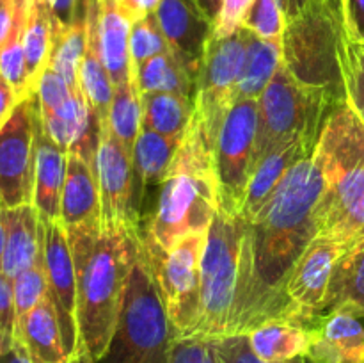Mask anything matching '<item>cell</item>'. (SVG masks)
I'll list each match as a JSON object with an SVG mask.
<instances>
[{
  "instance_id": "7",
  "label": "cell",
  "mask_w": 364,
  "mask_h": 363,
  "mask_svg": "<svg viewBox=\"0 0 364 363\" xmlns=\"http://www.w3.org/2000/svg\"><path fill=\"white\" fill-rule=\"evenodd\" d=\"M244 221L217 210L208 231L201 258L199 306L194 327L188 337H228L238 283ZM187 337V338H188Z\"/></svg>"
},
{
  "instance_id": "42",
  "label": "cell",
  "mask_w": 364,
  "mask_h": 363,
  "mask_svg": "<svg viewBox=\"0 0 364 363\" xmlns=\"http://www.w3.org/2000/svg\"><path fill=\"white\" fill-rule=\"evenodd\" d=\"M255 0H224L219 18L213 25V36L215 38H226L237 32L242 27L245 13Z\"/></svg>"
},
{
  "instance_id": "9",
  "label": "cell",
  "mask_w": 364,
  "mask_h": 363,
  "mask_svg": "<svg viewBox=\"0 0 364 363\" xmlns=\"http://www.w3.org/2000/svg\"><path fill=\"white\" fill-rule=\"evenodd\" d=\"M245 28L226 38L210 36L199 63L194 93V116L213 142L228 112L237 102V88L245 60Z\"/></svg>"
},
{
  "instance_id": "45",
  "label": "cell",
  "mask_w": 364,
  "mask_h": 363,
  "mask_svg": "<svg viewBox=\"0 0 364 363\" xmlns=\"http://www.w3.org/2000/svg\"><path fill=\"white\" fill-rule=\"evenodd\" d=\"M20 102V96L14 93V89L11 88L6 82V78L0 75V128L6 123L7 117L11 116V112L14 110V107Z\"/></svg>"
},
{
  "instance_id": "35",
  "label": "cell",
  "mask_w": 364,
  "mask_h": 363,
  "mask_svg": "<svg viewBox=\"0 0 364 363\" xmlns=\"http://www.w3.org/2000/svg\"><path fill=\"white\" fill-rule=\"evenodd\" d=\"M14 285V312H16V326L18 330L25 317L48 295V281H46L45 263H43V249L38 262L21 274H18L13 280Z\"/></svg>"
},
{
  "instance_id": "47",
  "label": "cell",
  "mask_w": 364,
  "mask_h": 363,
  "mask_svg": "<svg viewBox=\"0 0 364 363\" xmlns=\"http://www.w3.org/2000/svg\"><path fill=\"white\" fill-rule=\"evenodd\" d=\"M223 2L224 0H196V4L199 6V9L203 11L206 18L215 25L217 18H219L220 9H223Z\"/></svg>"
},
{
  "instance_id": "31",
  "label": "cell",
  "mask_w": 364,
  "mask_h": 363,
  "mask_svg": "<svg viewBox=\"0 0 364 363\" xmlns=\"http://www.w3.org/2000/svg\"><path fill=\"white\" fill-rule=\"evenodd\" d=\"M109 125L117 141L132 155L142 128V93L139 89L134 68L127 80L114 85L112 102L109 109Z\"/></svg>"
},
{
  "instance_id": "1",
  "label": "cell",
  "mask_w": 364,
  "mask_h": 363,
  "mask_svg": "<svg viewBox=\"0 0 364 363\" xmlns=\"http://www.w3.org/2000/svg\"><path fill=\"white\" fill-rule=\"evenodd\" d=\"M313 152L294 164L258 216L244 223L228 337L249 335L270 320H290L284 287L299 256L316 237L315 210L326 185Z\"/></svg>"
},
{
  "instance_id": "26",
  "label": "cell",
  "mask_w": 364,
  "mask_h": 363,
  "mask_svg": "<svg viewBox=\"0 0 364 363\" xmlns=\"http://www.w3.org/2000/svg\"><path fill=\"white\" fill-rule=\"evenodd\" d=\"M245 337L256 358L265 363H290L308 354L309 330L290 320H270Z\"/></svg>"
},
{
  "instance_id": "19",
  "label": "cell",
  "mask_w": 364,
  "mask_h": 363,
  "mask_svg": "<svg viewBox=\"0 0 364 363\" xmlns=\"http://www.w3.org/2000/svg\"><path fill=\"white\" fill-rule=\"evenodd\" d=\"M59 219L66 228L100 221V191L95 162L78 152H68Z\"/></svg>"
},
{
  "instance_id": "51",
  "label": "cell",
  "mask_w": 364,
  "mask_h": 363,
  "mask_svg": "<svg viewBox=\"0 0 364 363\" xmlns=\"http://www.w3.org/2000/svg\"><path fill=\"white\" fill-rule=\"evenodd\" d=\"M119 2H123V0H119Z\"/></svg>"
},
{
  "instance_id": "22",
  "label": "cell",
  "mask_w": 364,
  "mask_h": 363,
  "mask_svg": "<svg viewBox=\"0 0 364 363\" xmlns=\"http://www.w3.org/2000/svg\"><path fill=\"white\" fill-rule=\"evenodd\" d=\"M78 80L98 125L109 121L114 85L100 50L98 0H85V52L78 70Z\"/></svg>"
},
{
  "instance_id": "44",
  "label": "cell",
  "mask_w": 364,
  "mask_h": 363,
  "mask_svg": "<svg viewBox=\"0 0 364 363\" xmlns=\"http://www.w3.org/2000/svg\"><path fill=\"white\" fill-rule=\"evenodd\" d=\"M160 2H162V0H123V2L119 4L121 7H123L124 13H127V16L132 20V23H134V21L155 13L156 7L160 6Z\"/></svg>"
},
{
  "instance_id": "49",
  "label": "cell",
  "mask_w": 364,
  "mask_h": 363,
  "mask_svg": "<svg viewBox=\"0 0 364 363\" xmlns=\"http://www.w3.org/2000/svg\"><path fill=\"white\" fill-rule=\"evenodd\" d=\"M4 246H6V206L0 203V270H2Z\"/></svg>"
},
{
  "instance_id": "50",
  "label": "cell",
  "mask_w": 364,
  "mask_h": 363,
  "mask_svg": "<svg viewBox=\"0 0 364 363\" xmlns=\"http://www.w3.org/2000/svg\"><path fill=\"white\" fill-rule=\"evenodd\" d=\"M302 363H311V362H309V359H308V358H304V362H302Z\"/></svg>"
},
{
  "instance_id": "3",
  "label": "cell",
  "mask_w": 364,
  "mask_h": 363,
  "mask_svg": "<svg viewBox=\"0 0 364 363\" xmlns=\"http://www.w3.org/2000/svg\"><path fill=\"white\" fill-rule=\"evenodd\" d=\"M213 152L215 142L192 114L180 148L160 185L156 209L142 233L149 255H164L181 238L208 231L219 210Z\"/></svg>"
},
{
  "instance_id": "11",
  "label": "cell",
  "mask_w": 364,
  "mask_h": 363,
  "mask_svg": "<svg viewBox=\"0 0 364 363\" xmlns=\"http://www.w3.org/2000/svg\"><path fill=\"white\" fill-rule=\"evenodd\" d=\"M205 242L206 233H194L181 238L164 255L148 253L173 337L176 338H187L198 317Z\"/></svg>"
},
{
  "instance_id": "48",
  "label": "cell",
  "mask_w": 364,
  "mask_h": 363,
  "mask_svg": "<svg viewBox=\"0 0 364 363\" xmlns=\"http://www.w3.org/2000/svg\"><path fill=\"white\" fill-rule=\"evenodd\" d=\"M0 363H32V362L27 358V354L21 351L20 345L13 344V347H11L9 351L0 354Z\"/></svg>"
},
{
  "instance_id": "10",
  "label": "cell",
  "mask_w": 364,
  "mask_h": 363,
  "mask_svg": "<svg viewBox=\"0 0 364 363\" xmlns=\"http://www.w3.org/2000/svg\"><path fill=\"white\" fill-rule=\"evenodd\" d=\"M258 100L238 98L228 112L215 141V173L219 184V209L238 216L252 173Z\"/></svg>"
},
{
  "instance_id": "23",
  "label": "cell",
  "mask_w": 364,
  "mask_h": 363,
  "mask_svg": "<svg viewBox=\"0 0 364 363\" xmlns=\"http://www.w3.org/2000/svg\"><path fill=\"white\" fill-rule=\"evenodd\" d=\"M41 217L32 203L6 209V246L2 273L16 278L41 256Z\"/></svg>"
},
{
  "instance_id": "13",
  "label": "cell",
  "mask_w": 364,
  "mask_h": 363,
  "mask_svg": "<svg viewBox=\"0 0 364 363\" xmlns=\"http://www.w3.org/2000/svg\"><path fill=\"white\" fill-rule=\"evenodd\" d=\"M38 114L34 93L18 102L0 128V203L6 209L32 203Z\"/></svg>"
},
{
  "instance_id": "20",
  "label": "cell",
  "mask_w": 364,
  "mask_h": 363,
  "mask_svg": "<svg viewBox=\"0 0 364 363\" xmlns=\"http://www.w3.org/2000/svg\"><path fill=\"white\" fill-rule=\"evenodd\" d=\"M14 344L20 345L32 363H77L68 352L55 308L48 295L14 331Z\"/></svg>"
},
{
  "instance_id": "40",
  "label": "cell",
  "mask_w": 364,
  "mask_h": 363,
  "mask_svg": "<svg viewBox=\"0 0 364 363\" xmlns=\"http://www.w3.org/2000/svg\"><path fill=\"white\" fill-rule=\"evenodd\" d=\"M14 285L13 278L0 270V354L9 351L14 344Z\"/></svg>"
},
{
  "instance_id": "39",
  "label": "cell",
  "mask_w": 364,
  "mask_h": 363,
  "mask_svg": "<svg viewBox=\"0 0 364 363\" xmlns=\"http://www.w3.org/2000/svg\"><path fill=\"white\" fill-rule=\"evenodd\" d=\"M171 363H215L213 340L199 337H173V342H171Z\"/></svg>"
},
{
  "instance_id": "14",
  "label": "cell",
  "mask_w": 364,
  "mask_h": 363,
  "mask_svg": "<svg viewBox=\"0 0 364 363\" xmlns=\"http://www.w3.org/2000/svg\"><path fill=\"white\" fill-rule=\"evenodd\" d=\"M43 263H45L48 298L55 308L64 344L71 358L78 363V294L77 274L71 255L68 230L60 219H41Z\"/></svg>"
},
{
  "instance_id": "36",
  "label": "cell",
  "mask_w": 364,
  "mask_h": 363,
  "mask_svg": "<svg viewBox=\"0 0 364 363\" xmlns=\"http://www.w3.org/2000/svg\"><path fill=\"white\" fill-rule=\"evenodd\" d=\"M171 52L169 43L164 38L162 28L155 13L141 18L132 23L130 31V59L132 68H139L146 60L160 56V53Z\"/></svg>"
},
{
  "instance_id": "5",
  "label": "cell",
  "mask_w": 364,
  "mask_h": 363,
  "mask_svg": "<svg viewBox=\"0 0 364 363\" xmlns=\"http://www.w3.org/2000/svg\"><path fill=\"white\" fill-rule=\"evenodd\" d=\"M173 330L144 242L128 278L116 333L98 363H171Z\"/></svg>"
},
{
  "instance_id": "4",
  "label": "cell",
  "mask_w": 364,
  "mask_h": 363,
  "mask_svg": "<svg viewBox=\"0 0 364 363\" xmlns=\"http://www.w3.org/2000/svg\"><path fill=\"white\" fill-rule=\"evenodd\" d=\"M313 153L326 182L315 210L316 237L350 251L364 241V123L345 100L327 116Z\"/></svg>"
},
{
  "instance_id": "34",
  "label": "cell",
  "mask_w": 364,
  "mask_h": 363,
  "mask_svg": "<svg viewBox=\"0 0 364 363\" xmlns=\"http://www.w3.org/2000/svg\"><path fill=\"white\" fill-rule=\"evenodd\" d=\"M338 68L345 102L364 123V45L354 41L345 28L338 41Z\"/></svg>"
},
{
  "instance_id": "29",
  "label": "cell",
  "mask_w": 364,
  "mask_h": 363,
  "mask_svg": "<svg viewBox=\"0 0 364 363\" xmlns=\"http://www.w3.org/2000/svg\"><path fill=\"white\" fill-rule=\"evenodd\" d=\"M183 135H164L149 128H141L135 141L132 160H134L135 178L142 189L149 185H162L164 177L176 155Z\"/></svg>"
},
{
  "instance_id": "17",
  "label": "cell",
  "mask_w": 364,
  "mask_h": 363,
  "mask_svg": "<svg viewBox=\"0 0 364 363\" xmlns=\"http://www.w3.org/2000/svg\"><path fill=\"white\" fill-rule=\"evenodd\" d=\"M155 16L169 48L198 78L203 52L213 34V23L196 0H162Z\"/></svg>"
},
{
  "instance_id": "6",
  "label": "cell",
  "mask_w": 364,
  "mask_h": 363,
  "mask_svg": "<svg viewBox=\"0 0 364 363\" xmlns=\"http://www.w3.org/2000/svg\"><path fill=\"white\" fill-rule=\"evenodd\" d=\"M340 0H302L287 16L283 60L304 84L345 100L338 68V41L343 32Z\"/></svg>"
},
{
  "instance_id": "41",
  "label": "cell",
  "mask_w": 364,
  "mask_h": 363,
  "mask_svg": "<svg viewBox=\"0 0 364 363\" xmlns=\"http://www.w3.org/2000/svg\"><path fill=\"white\" fill-rule=\"evenodd\" d=\"M213 347H215V363H265L256 358L255 352L249 347V342L245 335L215 338L213 340ZM304 358H299L290 363H302Z\"/></svg>"
},
{
  "instance_id": "27",
  "label": "cell",
  "mask_w": 364,
  "mask_h": 363,
  "mask_svg": "<svg viewBox=\"0 0 364 363\" xmlns=\"http://www.w3.org/2000/svg\"><path fill=\"white\" fill-rule=\"evenodd\" d=\"M245 60L237 88V100H258L283 64V43L267 41L245 28Z\"/></svg>"
},
{
  "instance_id": "24",
  "label": "cell",
  "mask_w": 364,
  "mask_h": 363,
  "mask_svg": "<svg viewBox=\"0 0 364 363\" xmlns=\"http://www.w3.org/2000/svg\"><path fill=\"white\" fill-rule=\"evenodd\" d=\"M132 20L119 0H98V41L112 85L127 80L132 73L130 59Z\"/></svg>"
},
{
  "instance_id": "37",
  "label": "cell",
  "mask_w": 364,
  "mask_h": 363,
  "mask_svg": "<svg viewBox=\"0 0 364 363\" xmlns=\"http://www.w3.org/2000/svg\"><path fill=\"white\" fill-rule=\"evenodd\" d=\"M242 27L267 41L283 43L287 16L279 0H255L242 20Z\"/></svg>"
},
{
  "instance_id": "16",
  "label": "cell",
  "mask_w": 364,
  "mask_h": 363,
  "mask_svg": "<svg viewBox=\"0 0 364 363\" xmlns=\"http://www.w3.org/2000/svg\"><path fill=\"white\" fill-rule=\"evenodd\" d=\"M318 137L320 134H313V132L294 135V137L279 142L256 164L251 178H249L247 189H245L240 214H238L244 223H249L258 216L259 210L272 198L283 178L294 167V164H297L302 157L309 155L315 149Z\"/></svg>"
},
{
  "instance_id": "8",
  "label": "cell",
  "mask_w": 364,
  "mask_h": 363,
  "mask_svg": "<svg viewBox=\"0 0 364 363\" xmlns=\"http://www.w3.org/2000/svg\"><path fill=\"white\" fill-rule=\"evenodd\" d=\"M341 102L343 98L334 93L299 80L283 60L258 98V130L252 169L279 142L308 132L320 134L331 110Z\"/></svg>"
},
{
  "instance_id": "46",
  "label": "cell",
  "mask_w": 364,
  "mask_h": 363,
  "mask_svg": "<svg viewBox=\"0 0 364 363\" xmlns=\"http://www.w3.org/2000/svg\"><path fill=\"white\" fill-rule=\"evenodd\" d=\"M16 9L18 0H0V48L9 36L11 27L14 23V16H16Z\"/></svg>"
},
{
  "instance_id": "18",
  "label": "cell",
  "mask_w": 364,
  "mask_h": 363,
  "mask_svg": "<svg viewBox=\"0 0 364 363\" xmlns=\"http://www.w3.org/2000/svg\"><path fill=\"white\" fill-rule=\"evenodd\" d=\"M311 363H364V319L347 312L318 317L308 326Z\"/></svg>"
},
{
  "instance_id": "43",
  "label": "cell",
  "mask_w": 364,
  "mask_h": 363,
  "mask_svg": "<svg viewBox=\"0 0 364 363\" xmlns=\"http://www.w3.org/2000/svg\"><path fill=\"white\" fill-rule=\"evenodd\" d=\"M340 7L347 34L364 45V0H340Z\"/></svg>"
},
{
  "instance_id": "28",
  "label": "cell",
  "mask_w": 364,
  "mask_h": 363,
  "mask_svg": "<svg viewBox=\"0 0 364 363\" xmlns=\"http://www.w3.org/2000/svg\"><path fill=\"white\" fill-rule=\"evenodd\" d=\"M53 31H55V16L50 9L48 2L31 0L23 31V52L32 93L36 91V85H38L45 68L48 66Z\"/></svg>"
},
{
  "instance_id": "32",
  "label": "cell",
  "mask_w": 364,
  "mask_h": 363,
  "mask_svg": "<svg viewBox=\"0 0 364 363\" xmlns=\"http://www.w3.org/2000/svg\"><path fill=\"white\" fill-rule=\"evenodd\" d=\"M85 52V11L71 23H60L55 18L52 52L48 66L53 68L77 95H84L78 80L82 57Z\"/></svg>"
},
{
  "instance_id": "38",
  "label": "cell",
  "mask_w": 364,
  "mask_h": 363,
  "mask_svg": "<svg viewBox=\"0 0 364 363\" xmlns=\"http://www.w3.org/2000/svg\"><path fill=\"white\" fill-rule=\"evenodd\" d=\"M34 93L36 98H38V105L41 112H52V110L63 107L71 96L77 95V93L68 85V82L50 66H46L45 71H43Z\"/></svg>"
},
{
  "instance_id": "25",
  "label": "cell",
  "mask_w": 364,
  "mask_h": 363,
  "mask_svg": "<svg viewBox=\"0 0 364 363\" xmlns=\"http://www.w3.org/2000/svg\"><path fill=\"white\" fill-rule=\"evenodd\" d=\"M347 312L364 319V241L345 253L334 265L320 315Z\"/></svg>"
},
{
  "instance_id": "2",
  "label": "cell",
  "mask_w": 364,
  "mask_h": 363,
  "mask_svg": "<svg viewBox=\"0 0 364 363\" xmlns=\"http://www.w3.org/2000/svg\"><path fill=\"white\" fill-rule=\"evenodd\" d=\"M78 294V363H98L116 333L141 237L103 230L100 221L70 226Z\"/></svg>"
},
{
  "instance_id": "33",
  "label": "cell",
  "mask_w": 364,
  "mask_h": 363,
  "mask_svg": "<svg viewBox=\"0 0 364 363\" xmlns=\"http://www.w3.org/2000/svg\"><path fill=\"white\" fill-rule=\"evenodd\" d=\"M194 114V100L174 93L142 95V127L164 135H183Z\"/></svg>"
},
{
  "instance_id": "30",
  "label": "cell",
  "mask_w": 364,
  "mask_h": 363,
  "mask_svg": "<svg viewBox=\"0 0 364 363\" xmlns=\"http://www.w3.org/2000/svg\"><path fill=\"white\" fill-rule=\"evenodd\" d=\"M134 70L142 95L174 93L194 100L196 75L173 52L160 53Z\"/></svg>"
},
{
  "instance_id": "12",
  "label": "cell",
  "mask_w": 364,
  "mask_h": 363,
  "mask_svg": "<svg viewBox=\"0 0 364 363\" xmlns=\"http://www.w3.org/2000/svg\"><path fill=\"white\" fill-rule=\"evenodd\" d=\"M95 173L100 191V226L141 237L134 194V160L110 130L109 121L98 125Z\"/></svg>"
},
{
  "instance_id": "21",
  "label": "cell",
  "mask_w": 364,
  "mask_h": 363,
  "mask_svg": "<svg viewBox=\"0 0 364 363\" xmlns=\"http://www.w3.org/2000/svg\"><path fill=\"white\" fill-rule=\"evenodd\" d=\"M68 153L50 139L43 128L41 116L36 123V167L32 205L38 209L41 219H59L60 194L66 177Z\"/></svg>"
},
{
  "instance_id": "15",
  "label": "cell",
  "mask_w": 364,
  "mask_h": 363,
  "mask_svg": "<svg viewBox=\"0 0 364 363\" xmlns=\"http://www.w3.org/2000/svg\"><path fill=\"white\" fill-rule=\"evenodd\" d=\"M347 253L343 246L323 237H315L288 276L284 287L290 322L308 327L318 319L326 301L334 265Z\"/></svg>"
}]
</instances>
